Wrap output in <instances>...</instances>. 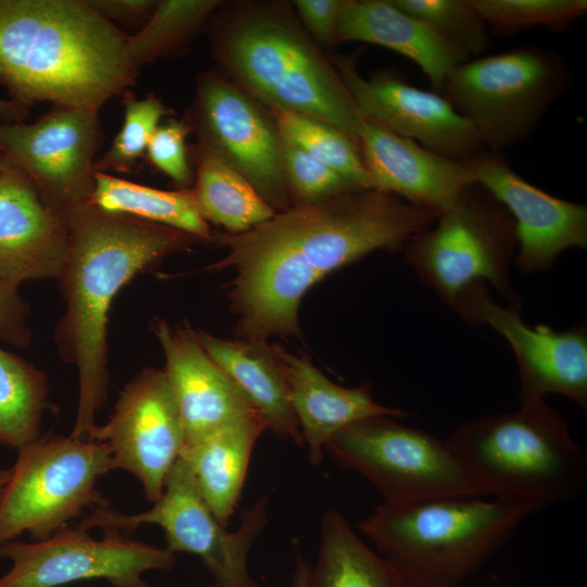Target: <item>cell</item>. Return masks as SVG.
Listing matches in <instances>:
<instances>
[{
  "label": "cell",
  "instance_id": "cell-1",
  "mask_svg": "<svg viewBox=\"0 0 587 587\" xmlns=\"http://www.w3.org/2000/svg\"><path fill=\"white\" fill-rule=\"evenodd\" d=\"M437 216L396 196L355 189L292 205L241 234L217 235L226 254L205 270L234 268L227 296L237 330L266 342L299 335V304L315 283L371 252L402 250Z\"/></svg>",
  "mask_w": 587,
  "mask_h": 587
},
{
  "label": "cell",
  "instance_id": "cell-2",
  "mask_svg": "<svg viewBox=\"0 0 587 587\" xmlns=\"http://www.w3.org/2000/svg\"><path fill=\"white\" fill-rule=\"evenodd\" d=\"M62 215L70 252L58 278L65 311L54 329L62 360L76 367L78 404L71 436L87 439L110 385L108 324L117 292L163 258L199 239L182 230L104 212L85 202Z\"/></svg>",
  "mask_w": 587,
  "mask_h": 587
},
{
  "label": "cell",
  "instance_id": "cell-3",
  "mask_svg": "<svg viewBox=\"0 0 587 587\" xmlns=\"http://www.w3.org/2000/svg\"><path fill=\"white\" fill-rule=\"evenodd\" d=\"M127 36L87 0H0V82L30 107L100 111L136 82Z\"/></svg>",
  "mask_w": 587,
  "mask_h": 587
},
{
  "label": "cell",
  "instance_id": "cell-4",
  "mask_svg": "<svg viewBox=\"0 0 587 587\" xmlns=\"http://www.w3.org/2000/svg\"><path fill=\"white\" fill-rule=\"evenodd\" d=\"M545 505L519 495L384 502L359 527L407 583H460Z\"/></svg>",
  "mask_w": 587,
  "mask_h": 587
},
{
  "label": "cell",
  "instance_id": "cell-5",
  "mask_svg": "<svg viewBox=\"0 0 587 587\" xmlns=\"http://www.w3.org/2000/svg\"><path fill=\"white\" fill-rule=\"evenodd\" d=\"M214 48L240 88L261 104L322 120L359 147L362 117L348 89L288 11L246 7L220 27Z\"/></svg>",
  "mask_w": 587,
  "mask_h": 587
},
{
  "label": "cell",
  "instance_id": "cell-6",
  "mask_svg": "<svg viewBox=\"0 0 587 587\" xmlns=\"http://www.w3.org/2000/svg\"><path fill=\"white\" fill-rule=\"evenodd\" d=\"M447 440L492 488L544 504L570 501L587 483V452L546 400L458 425Z\"/></svg>",
  "mask_w": 587,
  "mask_h": 587
},
{
  "label": "cell",
  "instance_id": "cell-7",
  "mask_svg": "<svg viewBox=\"0 0 587 587\" xmlns=\"http://www.w3.org/2000/svg\"><path fill=\"white\" fill-rule=\"evenodd\" d=\"M572 80L562 54L525 46L465 61L438 93L472 125L485 149L501 153L536 134Z\"/></svg>",
  "mask_w": 587,
  "mask_h": 587
},
{
  "label": "cell",
  "instance_id": "cell-8",
  "mask_svg": "<svg viewBox=\"0 0 587 587\" xmlns=\"http://www.w3.org/2000/svg\"><path fill=\"white\" fill-rule=\"evenodd\" d=\"M516 249L511 213L474 183L402 251L419 278L452 308L465 289L479 282L491 285L508 303H522L509 278Z\"/></svg>",
  "mask_w": 587,
  "mask_h": 587
},
{
  "label": "cell",
  "instance_id": "cell-9",
  "mask_svg": "<svg viewBox=\"0 0 587 587\" xmlns=\"http://www.w3.org/2000/svg\"><path fill=\"white\" fill-rule=\"evenodd\" d=\"M324 450L360 473L386 503L450 496H495L492 488L447 440L379 415L337 432Z\"/></svg>",
  "mask_w": 587,
  "mask_h": 587
},
{
  "label": "cell",
  "instance_id": "cell-10",
  "mask_svg": "<svg viewBox=\"0 0 587 587\" xmlns=\"http://www.w3.org/2000/svg\"><path fill=\"white\" fill-rule=\"evenodd\" d=\"M112 470L105 444L71 435H41L17 450L0 498V546L23 534L47 539L86 508L109 505L97 484Z\"/></svg>",
  "mask_w": 587,
  "mask_h": 587
},
{
  "label": "cell",
  "instance_id": "cell-11",
  "mask_svg": "<svg viewBox=\"0 0 587 587\" xmlns=\"http://www.w3.org/2000/svg\"><path fill=\"white\" fill-rule=\"evenodd\" d=\"M268 495L243 511L241 522L228 532L203 501L193 475L178 458L170 470L163 494L149 510L126 514L105 507L77 525L84 530L100 528L132 535L139 526L154 524L165 534L166 549L172 553L197 555L209 571V587H260L248 570V554L267 524Z\"/></svg>",
  "mask_w": 587,
  "mask_h": 587
},
{
  "label": "cell",
  "instance_id": "cell-12",
  "mask_svg": "<svg viewBox=\"0 0 587 587\" xmlns=\"http://www.w3.org/2000/svg\"><path fill=\"white\" fill-rule=\"evenodd\" d=\"M0 559L11 563L0 577V587H60L90 579L114 587H152L143 574L168 571L175 563L166 548L118 532L95 538L78 526H67L43 540L9 541L0 546Z\"/></svg>",
  "mask_w": 587,
  "mask_h": 587
},
{
  "label": "cell",
  "instance_id": "cell-13",
  "mask_svg": "<svg viewBox=\"0 0 587 587\" xmlns=\"http://www.w3.org/2000/svg\"><path fill=\"white\" fill-rule=\"evenodd\" d=\"M188 122L199 143L239 172L274 210L294 205L284 175L283 140L259 101L221 76L203 73Z\"/></svg>",
  "mask_w": 587,
  "mask_h": 587
},
{
  "label": "cell",
  "instance_id": "cell-14",
  "mask_svg": "<svg viewBox=\"0 0 587 587\" xmlns=\"http://www.w3.org/2000/svg\"><path fill=\"white\" fill-rule=\"evenodd\" d=\"M452 309L469 324H487L511 347L520 375V405L564 396L587 409V328L580 323L566 330L530 326L521 316L522 303L501 305L479 282L465 289Z\"/></svg>",
  "mask_w": 587,
  "mask_h": 587
},
{
  "label": "cell",
  "instance_id": "cell-15",
  "mask_svg": "<svg viewBox=\"0 0 587 587\" xmlns=\"http://www.w3.org/2000/svg\"><path fill=\"white\" fill-rule=\"evenodd\" d=\"M102 140L99 111L85 108L52 105L33 123L0 121V155L61 213L88 202Z\"/></svg>",
  "mask_w": 587,
  "mask_h": 587
},
{
  "label": "cell",
  "instance_id": "cell-16",
  "mask_svg": "<svg viewBox=\"0 0 587 587\" xmlns=\"http://www.w3.org/2000/svg\"><path fill=\"white\" fill-rule=\"evenodd\" d=\"M87 439L105 444L113 470L134 475L145 497L152 503L158 501L185 445L179 411L164 371L143 369L130 379L108 422L97 424Z\"/></svg>",
  "mask_w": 587,
  "mask_h": 587
},
{
  "label": "cell",
  "instance_id": "cell-17",
  "mask_svg": "<svg viewBox=\"0 0 587 587\" xmlns=\"http://www.w3.org/2000/svg\"><path fill=\"white\" fill-rule=\"evenodd\" d=\"M333 64L362 120L457 161L484 149L472 125L440 93L414 87L392 72L365 78L354 57L338 55Z\"/></svg>",
  "mask_w": 587,
  "mask_h": 587
},
{
  "label": "cell",
  "instance_id": "cell-18",
  "mask_svg": "<svg viewBox=\"0 0 587 587\" xmlns=\"http://www.w3.org/2000/svg\"><path fill=\"white\" fill-rule=\"evenodd\" d=\"M515 222V264L546 271L563 251L587 248V207L557 198L525 180L500 152L482 149L462 161Z\"/></svg>",
  "mask_w": 587,
  "mask_h": 587
},
{
  "label": "cell",
  "instance_id": "cell-19",
  "mask_svg": "<svg viewBox=\"0 0 587 587\" xmlns=\"http://www.w3.org/2000/svg\"><path fill=\"white\" fill-rule=\"evenodd\" d=\"M68 252L62 213L0 155V279L17 288L28 280L58 279Z\"/></svg>",
  "mask_w": 587,
  "mask_h": 587
},
{
  "label": "cell",
  "instance_id": "cell-20",
  "mask_svg": "<svg viewBox=\"0 0 587 587\" xmlns=\"http://www.w3.org/2000/svg\"><path fill=\"white\" fill-rule=\"evenodd\" d=\"M152 330L165 357L164 373L179 411L185 445L201 441L232 422L258 411L209 357L196 329L155 319Z\"/></svg>",
  "mask_w": 587,
  "mask_h": 587
},
{
  "label": "cell",
  "instance_id": "cell-21",
  "mask_svg": "<svg viewBox=\"0 0 587 587\" xmlns=\"http://www.w3.org/2000/svg\"><path fill=\"white\" fill-rule=\"evenodd\" d=\"M359 149L372 188L440 214L477 183L462 161L433 152L416 141L362 120Z\"/></svg>",
  "mask_w": 587,
  "mask_h": 587
},
{
  "label": "cell",
  "instance_id": "cell-22",
  "mask_svg": "<svg viewBox=\"0 0 587 587\" xmlns=\"http://www.w3.org/2000/svg\"><path fill=\"white\" fill-rule=\"evenodd\" d=\"M272 352L284 378L308 459L319 465L326 442L344 427L372 416L407 417L409 412L377 403L367 385L347 388L328 379L307 357L278 345Z\"/></svg>",
  "mask_w": 587,
  "mask_h": 587
},
{
  "label": "cell",
  "instance_id": "cell-23",
  "mask_svg": "<svg viewBox=\"0 0 587 587\" xmlns=\"http://www.w3.org/2000/svg\"><path fill=\"white\" fill-rule=\"evenodd\" d=\"M363 41L394 50L417 64L438 92L448 75L470 60L390 0H345L337 42Z\"/></svg>",
  "mask_w": 587,
  "mask_h": 587
},
{
  "label": "cell",
  "instance_id": "cell-24",
  "mask_svg": "<svg viewBox=\"0 0 587 587\" xmlns=\"http://www.w3.org/2000/svg\"><path fill=\"white\" fill-rule=\"evenodd\" d=\"M266 429L263 416L254 411L182 449L179 458L191 471L203 501L225 527L238 505L253 448Z\"/></svg>",
  "mask_w": 587,
  "mask_h": 587
},
{
  "label": "cell",
  "instance_id": "cell-25",
  "mask_svg": "<svg viewBox=\"0 0 587 587\" xmlns=\"http://www.w3.org/2000/svg\"><path fill=\"white\" fill-rule=\"evenodd\" d=\"M196 334L209 357L261 413L267 429L279 439L304 448L272 347L247 339H221L200 329Z\"/></svg>",
  "mask_w": 587,
  "mask_h": 587
},
{
  "label": "cell",
  "instance_id": "cell-26",
  "mask_svg": "<svg viewBox=\"0 0 587 587\" xmlns=\"http://www.w3.org/2000/svg\"><path fill=\"white\" fill-rule=\"evenodd\" d=\"M321 541L310 570L311 587H405L400 572L372 551L336 509L320 521Z\"/></svg>",
  "mask_w": 587,
  "mask_h": 587
},
{
  "label": "cell",
  "instance_id": "cell-27",
  "mask_svg": "<svg viewBox=\"0 0 587 587\" xmlns=\"http://www.w3.org/2000/svg\"><path fill=\"white\" fill-rule=\"evenodd\" d=\"M196 183L192 196L205 222L227 234L245 233L270 220L276 211L254 187L211 148L196 149Z\"/></svg>",
  "mask_w": 587,
  "mask_h": 587
},
{
  "label": "cell",
  "instance_id": "cell-28",
  "mask_svg": "<svg viewBox=\"0 0 587 587\" xmlns=\"http://www.w3.org/2000/svg\"><path fill=\"white\" fill-rule=\"evenodd\" d=\"M88 203L109 213L127 215L187 233L199 240L212 239L190 189L162 190L95 172Z\"/></svg>",
  "mask_w": 587,
  "mask_h": 587
},
{
  "label": "cell",
  "instance_id": "cell-29",
  "mask_svg": "<svg viewBox=\"0 0 587 587\" xmlns=\"http://www.w3.org/2000/svg\"><path fill=\"white\" fill-rule=\"evenodd\" d=\"M46 374L0 348V445L20 450L41 436L49 408Z\"/></svg>",
  "mask_w": 587,
  "mask_h": 587
},
{
  "label": "cell",
  "instance_id": "cell-30",
  "mask_svg": "<svg viewBox=\"0 0 587 587\" xmlns=\"http://www.w3.org/2000/svg\"><path fill=\"white\" fill-rule=\"evenodd\" d=\"M217 0H160L142 28L126 39V57L137 72L185 48L221 4Z\"/></svg>",
  "mask_w": 587,
  "mask_h": 587
},
{
  "label": "cell",
  "instance_id": "cell-31",
  "mask_svg": "<svg viewBox=\"0 0 587 587\" xmlns=\"http://www.w3.org/2000/svg\"><path fill=\"white\" fill-rule=\"evenodd\" d=\"M268 110L283 139L324 163L355 187L372 188L359 147L344 132L305 114L282 109Z\"/></svg>",
  "mask_w": 587,
  "mask_h": 587
},
{
  "label": "cell",
  "instance_id": "cell-32",
  "mask_svg": "<svg viewBox=\"0 0 587 587\" xmlns=\"http://www.w3.org/2000/svg\"><path fill=\"white\" fill-rule=\"evenodd\" d=\"M469 58L484 55L490 30L472 0H390Z\"/></svg>",
  "mask_w": 587,
  "mask_h": 587
},
{
  "label": "cell",
  "instance_id": "cell-33",
  "mask_svg": "<svg viewBox=\"0 0 587 587\" xmlns=\"http://www.w3.org/2000/svg\"><path fill=\"white\" fill-rule=\"evenodd\" d=\"M489 29L500 35L535 27L564 30L587 13L586 0H472Z\"/></svg>",
  "mask_w": 587,
  "mask_h": 587
},
{
  "label": "cell",
  "instance_id": "cell-34",
  "mask_svg": "<svg viewBox=\"0 0 587 587\" xmlns=\"http://www.w3.org/2000/svg\"><path fill=\"white\" fill-rule=\"evenodd\" d=\"M124 118L111 147L95 162L93 171L107 174L130 173L146 154L149 140L160 121L171 111L153 95L138 99L123 95Z\"/></svg>",
  "mask_w": 587,
  "mask_h": 587
},
{
  "label": "cell",
  "instance_id": "cell-35",
  "mask_svg": "<svg viewBox=\"0 0 587 587\" xmlns=\"http://www.w3.org/2000/svg\"><path fill=\"white\" fill-rule=\"evenodd\" d=\"M282 140L284 175L294 205L320 202L361 189L299 147Z\"/></svg>",
  "mask_w": 587,
  "mask_h": 587
},
{
  "label": "cell",
  "instance_id": "cell-36",
  "mask_svg": "<svg viewBox=\"0 0 587 587\" xmlns=\"http://www.w3.org/2000/svg\"><path fill=\"white\" fill-rule=\"evenodd\" d=\"M188 120L170 118L153 132L146 155L155 168L168 176L180 189H190L192 172L187 157Z\"/></svg>",
  "mask_w": 587,
  "mask_h": 587
},
{
  "label": "cell",
  "instance_id": "cell-37",
  "mask_svg": "<svg viewBox=\"0 0 587 587\" xmlns=\"http://www.w3.org/2000/svg\"><path fill=\"white\" fill-rule=\"evenodd\" d=\"M27 313V303L20 296L18 288L0 279V338L3 341L18 349L30 345Z\"/></svg>",
  "mask_w": 587,
  "mask_h": 587
},
{
  "label": "cell",
  "instance_id": "cell-38",
  "mask_svg": "<svg viewBox=\"0 0 587 587\" xmlns=\"http://www.w3.org/2000/svg\"><path fill=\"white\" fill-rule=\"evenodd\" d=\"M294 4L316 45L332 47L337 42L345 0H297Z\"/></svg>",
  "mask_w": 587,
  "mask_h": 587
},
{
  "label": "cell",
  "instance_id": "cell-39",
  "mask_svg": "<svg viewBox=\"0 0 587 587\" xmlns=\"http://www.w3.org/2000/svg\"><path fill=\"white\" fill-rule=\"evenodd\" d=\"M87 2L113 24L114 22L145 24L158 4V0H87Z\"/></svg>",
  "mask_w": 587,
  "mask_h": 587
},
{
  "label": "cell",
  "instance_id": "cell-40",
  "mask_svg": "<svg viewBox=\"0 0 587 587\" xmlns=\"http://www.w3.org/2000/svg\"><path fill=\"white\" fill-rule=\"evenodd\" d=\"M30 105L13 99L0 97V121L7 123H21L28 115Z\"/></svg>",
  "mask_w": 587,
  "mask_h": 587
},
{
  "label": "cell",
  "instance_id": "cell-41",
  "mask_svg": "<svg viewBox=\"0 0 587 587\" xmlns=\"http://www.w3.org/2000/svg\"><path fill=\"white\" fill-rule=\"evenodd\" d=\"M310 570L311 565L309 562L302 557L298 548H295V570L290 587H311Z\"/></svg>",
  "mask_w": 587,
  "mask_h": 587
},
{
  "label": "cell",
  "instance_id": "cell-42",
  "mask_svg": "<svg viewBox=\"0 0 587 587\" xmlns=\"http://www.w3.org/2000/svg\"><path fill=\"white\" fill-rule=\"evenodd\" d=\"M405 587H461L460 583H407Z\"/></svg>",
  "mask_w": 587,
  "mask_h": 587
},
{
  "label": "cell",
  "instance_id": "cell-43",
  "mask_svg": "<svg viewBox=\"0 0 587 587\" xmlns=\"http://www.w3.org/2000/svg\"><path fill=\"white\" fill-rule=\"evenodd\" d=\"M10 473H11V467L10 469H0V498L2 496V492L4 490V487L9 480V477H10Z\"/></svg>",
  "mask_w": 587,
  "mask_h": 587
}]
</instances>
